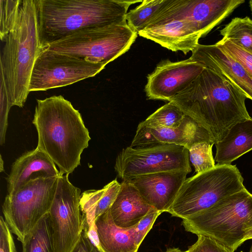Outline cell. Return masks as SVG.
Listing matches in <instances>:
<instances>
[{
    "label": "cell",
    "instance_id": "12",
    "mask_svg": "<svg viewBox=\"0 0 252 252\" xmlns=\"http://www.w3.org/2000/svg\"><path fill=\"white\" fill-rule=\"evenodd\" d=\"M245 1L244 0H170L148 26L167 17L181 18L189 21L202 37Z\"/></svg>",
    "mask_w": 252,
    "mask_h": 252
},
{
    "label": "cell",
    "instance_id": "28",
    "mask_svg": "<svg viewBox=\"0 0 252 252\" xmlns=\"http://www.w3.org/2000/svg\"><path fill=\"white\" fill-rule=\"evenodd\" d=\"M22 0H0V36L2 41L17 22Z\"/></svg>",
    "mask_w": 252,
    "mask_h": 252
},
{
    "label": "cell",
    "instance_id": "15",
    "mask_svg": "<svg viewBox=\"0 0 252 252\" xmlns=\"http://www.w3.org/2000/svg\"><path fill=\"white\" fill-rule=\"evenodd\" d=\"M204 141L215 144L213 138L205 128L185 115L182 123L176 128L138 126L130 147L169 144L183 146L189 150L193 144Z\"/></svg>",
    "mask_w": 252,
    "mask_h": 252
},
{
    "label": "cell",
    "instance_id": "2",
    "mask_svg": "<svg viewBox=\"0 0 252 252\" xmlns=\"http://www.w3.org/2000/svg\"><path fill=\"white\" fill-rule=\"evenodd\" d=\"M32 120L38 134L37 147L69 175L80 164L81 155L91 140L79 112L62 95L37 99Z\"/></svg>",
    "mask_w": 252,
    "mask_h": 252
},
{
    "label": "cell",
    "instance_id": "5",
    "mask_svg": "<svg viewBox=\"0 0 252 252\" xmlns=\"http://www.w3.org/2000/svg\"><path fill=\"white\" fill-rule=\"evenodd\" d=\"M182 224L187 231L211 238L234 252L252 227V194L245 188L183 220Z\"/></svg>",
    "mask_w": 252,
    "mask_h": 252
},
{
    "label": "cell",
    "instance_id": "16",
    "mask_svg": "<svg viewBox=\"0 0 252 252\" xmlns=\"http://www.w3.org/2000/svg\"><path fill=\"white\" fill-rule=\"evenodd\" d=\"M138 34L173 52L187 54L199 44L201 36L186 20L167 17L148 26Z\"/></svg>",
    "mask_w": 252,
    "mask_h": 252
},
{
    "label": "cell",
    "instance_id": "26",
    "mask_svg": "<svg viewBox=\"0 0 252 252\" xmlns=\"http://www.w3.org/2000/svg\"><path fill=\"white\" fill-rule=\"evenodd\" d=\"M185 115L176 105L169 101L158 109L138 126L155 128L158 126L176 128L182 123Z\"/></svg>",
    "mask_w": 252,
    "mask_h": 252
},
{
    "label": "cell",
    "instance_id": "37",
    "mask_svg": "<svg viewBox=\"0 0 252 252\" xmlns=\"http://www.w3.org/2000/svg\"><path fill=\"white\" fill-rule=\"evenodd\" d=\"M4 161L2 159V156H0V172H2L4 171Z\"/></svg>",
    "mask_w": 252,
    "mask_h": 252
},
{
    "label": "cell",
    "instance_id": "30",
    "mask_svg": "<svg viewBox=\"0 0 252 252\" xmlns=\"http://www.w3.org/2000/svg\"><path fill=\"white\" fill-rule=\"evenodd\" d=\"M12 107L5 84L0 78V144L5 143V136L8 126V116Z\"/></svg>",
    "mask_w": 252,
    "mask_h": 252
},
{
    "label": "cell",
    "instance_id": "23",
    "mask_svg": "<svg viewBox=\"0 0 252 252\" xmlns=\"http://www.w3.org/2000/svg\"><path fill=\"white\" fill-rule=\"evenodd\" d=\"M22 252H56L48 213L25 236Z\"/></svg>",
    "mask_w": 252,
    "mask_h": 252
},
{
    "label": "cell",
    "instance_id": "39",
    "mask_svg": "<svg viewBox=\"0 0 252 252\" xmlns=\"http://www.w3.org/2000/svg\"><path fill=\"white\" fill-rule=\"evenodd\" d=\"M250 252H252V246L251 247Z\"/></svg>",
    "mask_w": 252,
    "mask_h": 252
},
{
    "label": "cell",
    "instance_id": "36",
    "mask_svg": "<svg viewBox=\"0 0 252 252\" xmlns=\"http://www.w3.org/2000/svg\"><path fill=\"white\" fill-rule=\"evenodd\" d=\"M252 239V228L249 229L246 233L245 241Z\"/></svg>",
    "mask_w": 252,
    "mask_h": 252
},
{
    "label": "cell",
    "instance_id": "27",
    "mask_svg": "<svg viewBox=\"0 0 252 252\" xmlns=\"http://www.w3.org/2000/svg\"><path fill=\"white\" fill-rule=\"evenodd\" d=\"M214 144L207 141L199 142L188 150L189 158L196 174L210 170L216 166L212 154Z\"/></svg>",
    "mask_w": 252,
    "mask_h": 252
},
{
    "label": "cell",
    "instance_id": "3",
    "mask_svg": "<svg viewBox=\"0 0 252 252\" xmlns=\"http://www.w3.org/2000/svg\"><path fill=\"white\" fill-rule=\"evenodd\" d=\"M142 1L35 0L41 49L85 29L125 22L129 7Z\"/></svg>",
    "mask_w": 252,
    "mask_h": 252
},
{
    "label": "cell",
    "instance_id": "33",
    "mask_svg": "<svg viewBox=\"0 0 252 252\" xmlns=\"http://www.w3.org/2000/svg\"><path fill=\"white\" fill-rule=\"evenodd\" d=\"M12 233L4 218L0 217V252H16Z\"/></svg>",
    "mask_w": 252,
    "mask_h": 252
},
{
    "label": "cell",
    "instance_id": "19",
    "mask_svg": "<svg viewBox=\"0 0 252 252\" xmlns=\"http://www.w3.org/2000/svg\"><path fill=\"white\" fill-rule=\"evenodd\" d=\"M121 187V184L115 179L101 189L85 190L81 194L80 207L85 220L83 232L99 252L101 250L95 221L110 209Z\"/></svg>",
    "mask_w": 252,
    "mask_h": 252
},
{
    "label": "cell",
    "instance_id": "24",
    "mask_svg": "<svg viewBox=\"0 0 252 252\" xmlns=\"http://www.w3.org/2000/svg\"><path fill=\"white\" fill-rule=\"evenodd\" d=\"M170 1V0H142L141 4L126 14L127 25L138 33L145 29Z\"/></svg>",
    "mask_w": 252,
    "mask_h": 252
},
{
    "label": "cell",
    "instance_id": "9",
    "mask_svg": "<svg viewBox=\"0 0 252 252\" xmlns=\"http://www.w3.org/2000/svg\"><path fill=\"white\" fill-rule=\"evenodd\" d=\"M114 168L122 180L163 172L191 171L189 150L169 144L124 148L116 158Z\"/></svg>",
    "mask_w": 252,
    "mask_h": 252
},
{
    "label": "cell",
    "instance_id": "17",
    "mask_svg": "<svg viewBox=\"0 0 252 252\" xmlns=\"http://www.w3.org/2000/svg\"><path fill=\"white\" fill-rule=\"evenodd\" d=\"M189 58L229 80L252 101V78L238 62L216 44H198Z\"/></svg>",
    "mask_w": 252,
    "mask_h": 252
},
{
    "label": "cell",
    "instance_id": "32",
    "mask_svg": "<svg viewBox=\"0 0 252 252\" xmlns=\"http://www.w3.org/2000/svg\"><path fill=\"white\" fill-rule=\"evenodd\" d=\"M162 213L152 208L135 226L138 245L140 246L157 218Z\"/></svg>",
    "mask_w": 252,
    "mask_h": 252
},
{
    "label": "cell",
    "instance_id": "13",
    "mask_svg": "<svg viewBox=\"0 0 252 252\" xmlns=\"http://www.w3.org/2000/svg\"><path fill=\"white\" fill-rule=\"evenodd\" d=\"M205 67L189 58L176 62L162 61L147 76L145 91L148 99L169 101L188 88Z\"/></svg>",
    "mask_w": 252,
    "mask_h": 252
},
{
    "label": "cell",
    "instance_id": "18",
    "mask_svg": "<svg viewBox=\"0 0 252 252\" xmlns=\"http://www.w3.org/2000/svg\"><path fill=\"white\" fill-rule=\"evenodd\" d=\"M60 175L52 160L36 147L25 153L13 162L11 171L6 178L7 194L16 191L31 181Z\"/></svg>",
    "mask_w": 252,
    "mask_h": 252
},
{
    "label": "cell",
    "instance_id": "6",
    "mask_svg": "<svg viewBox=\"0 0 252 252\" xmlns=\"http://www.w3.org/2000/svg\"><path fill=\"white\" fill-rule=\"evenodd\" d=\"M243 181L236 165L217 164L186 179L168 213L182 220L189 218L244 189Z\"/></svg>",
    "mask_w": 252,
    "mask_h": 252
},
{
    "label": "cell",
    "instance_id": "11",
    "mask_svg": "<svg viewBox=\"0 0 252 252\" xmlns=\"http://www.w3.org/2000/svg\"><path fill=\"white\" fill-rule=\"evenodd\" d=\"M81 194L80 189L69 181L68 175H60L48 213L56 252H71L84 231Z\"/></svg>",
    "mask_w": 252,
    "mask_h": 252
},
{
    "label": "cell",
    "instance_id": "10",
    "mask_svg": "<svg viewBox=\"0 0 252 252\" xmlns=\"http://www.w3.org/2000/svg\"><path fill=\"white\" fill-rule=\"evenodd\" d=\"M105 66L70 55L41 49L32 69L29 92L64 87L94 76Z\"/></svg>",
    "mask_w": 252,
    "mask_h": 252
},
{
    "label": "cell",
    "instance_id": "25",
    "mask_svg": "<svg viewBox=\"0 0 252 252\" xmlns=\"http://www.w3.org/2000/svg\"><path fill=\"white\" fill-rule=\"evenodd\" d=\"M223 38L252 54V20L235 17L220 31Z\"/></svg>",
    "mask_w": 252,
    "mask_h": 252
},
{
    "label": "cell",
    "instance_id": "4",
    "mask_svg": "<svg viewBox=\"0 0 252 252\" xmlns=\"http://www.w3.org/2000/svg\"><path fill=\"white\" fill-rule=\"evenodd\" d=\"M0 78L12 106L23 107L32 69L41 49L35 0H22L16 24L2 41Z\"/></svg>",
    "mask_w": 252,
    "mask_h": 252
},
{
    "label": "cell",
    "instance_id": "8",
    "mask_svg": "<svg viewBox=\"0 0 252 252\" xmlns=\"http://www.w3.org/2000/svg\"><path fill=\"white\" fill-rule=\"evenodd\" d=\"M58 178L31 181L5 196L2 205L3 218L21 243L40 220L49 213Z\"/></svg>",
    "mask_w": 252,
    "mask_h": 252
},
{
    "label": "cell",
    "instance_id": "1",
    "mask_svg": "<svg viewBox=\"0 0 252 252\" xmlns=\"http://www.w3.org/2000/svg\"><path fill=\"white\" fill-rule=\"evenodd\" d=\"M246 98L231 82L205 67L188 88L169 101L205 128L216 143L233 125L252 118L246 107Z\"/></svg>",
    "mask_w": 252,
    "mask_h": 252
},
{
    "label": "cell",
    "instance_id": "40",
    "mask_svg": "<svg viewBox=\"0 0 252 252\" xmlns=\"http://www.w3.org/2000/svg\"></svg>",
    "mask_w": 252,
    "mask_h": 252
},
{
    "label": "cell",
    "instance_id": "38",
    "mask_svg": "<svg viewBox=\"0 0 252 252\" xmlns=\"http://www.w3.org/2000/svg\"><path fill=\"white\" fill-rule=\"evenodd\" d=\"M249 6H250L251 10L252 11V0H251L249 1Z\"/></svg>",
    "mask_w": 252,
    "mask_h": 252
},
{
    "label": "cell",
    "instance_id": "14",
    "mask_svg": "<svg viewBox=\"0 0 252 252\" xmlns=\"http://www.w3.org/2000/svg\"><path fill=\"white\" fill-rule=\"evenodd\" d=\"M188 173L163 172L123 179L132 185L142 198L161 213L168 212Z\"/></svg>",
    "mask_w": 252,
    "mask_h": 252
},
{
    "label": "cell",
    "instance_id": "31",
    "mask_svg": "<svg viewBox=\"0 0 252 252\" xmlns=\"http://www.w3.org/2000/svg\"><path fill=\"white\" fill-rule=\"evenodd\" d=\"M196 242L189 247V252H232L215 240L199 235Z\"/></svg>",
    "mask_w": 252,
    "mask_h": 252
},
{
    "label": "cell",
    "instance_id": "20",
    "mask_svg": "<svg viewBox=\"0 0 252 252\" xmlns=\"http://www.w3.org/2000/svg\"><path fill=\"white\" fill-rule=\"evenodd\" d=\"M120 190L109 210L115 224L129 229L135 226L153 208L130 184L122 180Z\"/></svg>",
    "mask_w": 252,
    "mask_h": 252
},
{
    "label": "cell",
    "instance_id": "7",
    "mask_svg": "<svg viewBox=\"0 0 252 252\" xmlns=\"http://www.w3.org/2000/svg\"><path fill=\"white\" fill-rule=\"evenodd\" d=\"M137 34L126 21L80 30L44 49L106 66L129 49Z\"/></svg>",
    "mask_w": 252,
    "mask_h": 252
},
{
    "label": "cell",
    "instance_id": "35",
    "mask_svg": "<svg viewBox=\"0 0 252 252\" xmlns=\"http://www.w3.org/2000/svg\"><path fill=\"white\" fill-rule=\"evenodd\" d=\"M165 252H189V251L188 250L187 251H183L179 248H173L167 249Z\"/></svg>",
    "mask_w": 252,
    "mask_h": 252
},
{
    "label": "cell",
    "instance_id": "34",
    "mask_svg": "<svg viewBox=\"0 0 252 252\" xmlns=\"http://www.w3.org/2000/svg\"><path fill=\"white\" fill-rule=\"evenodd\" d=\"M75 252H99L97 250H94L88 247H82L77 249Z\"/></svg>",
    "mask_w": 252,
    "mask_h": 252
},
{
    "label": "cell",
    "instance_id": "29",
    "mask_svg": "<svg viewBox=\"0 0 252 252\" xmlns=\"http://www.w3.org/2000/svg\"><path fill=\"white\" fill-rule=\"evenodd\" d=\"M216 44L238 62L252 78V54L235 45L227 39L222 38Z\"/></svg>",
    "mask_w": 252,
    "mask_h": 252
},
{
    "label": "cell",
    "instance_id": "22",
    "mask_svg": "<svg viewBox=\"0 0 252 252\" xmlns=\"http://www.w3.org/2000/svg\"><path fill=\"white\" fill-rule=\"evenodd\" d=\"M101 252H137L135 226L124 229L114 222L109 210L95 221Z\"/></svg>",
    "mask_w": 252,
    "mask_h": 252
},
{
    "label": "cell",
    "instance_id": "21",
    "mask_svg": "<svg viewBox=\"0 0 252 252\" xmlns=\"http://www.w3.org/2000/svg\"><path fill=\"white\" fill-rule=\"evenodd\" d=\"M215 160L219 164H231L252 150V118L237 122L222 139L215 144Z\"/></svg>",
    "mask_w": 252,
    "mask_h": 252
}]
</instances>
